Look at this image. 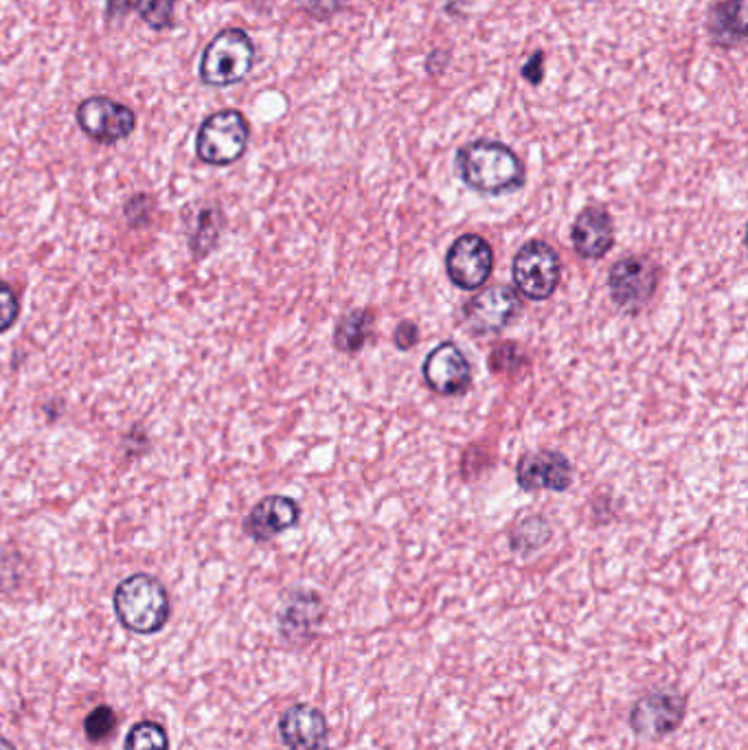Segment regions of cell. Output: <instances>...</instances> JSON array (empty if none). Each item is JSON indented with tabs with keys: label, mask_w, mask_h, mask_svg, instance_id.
I'll return each instance as SVG.
<instances>
[{
	"label": "cell",
	"mask_w": 748,
	"mask_h": 750,
	"mask_svg": "<svg viewBox=\"0 0 748 750\" xmlns=\"http://www.w3.org/2000/svg\"><path fill=\"white\" fill-rule=\"evenodd\" d=\"M454 169L468 189L490 198L516 194L527 183L522 158L509 145L492 139L461 145L454 154Z\"/></svg>",
	"instance_id": "cell-1"
},
{
	"label": "cell",
	"mask_w": 748,
	"mask_h": 750,
	"mask_svg": "<svg viewBox=\"0 0 748 750\" xmlns=\"http://www.w3.org/2000/svg\"><path fill=\"white\" fill-rule=\"evenodd\" d=\"M114 613L125 630L134 635H156L169 619V595L156 577L136 573L117 586Z\"/></svg>",
	"instance_id": "cell-2"
},
{
	"label": "cell",
	"mask_w": 748,
	"mask_h": 750,
	"mask_svg": "<svg viewBox=\"0 0 748 750\" xmlns=\"http://www.w3.org/2000/svg\"><path fill=\"white\" fill-rule=\"evenodd\" d=\"M255 57V42L244 29H224L202 51L198 73L207 86H235L249 77Z\"/></svg>",
	"instance_id": "cell-3"
},
{
	"label": "cell",
	"mask_w": 748,
	"mask_h": 750,
	"mask_svg": "<svg viewBox=\"0 0 748 750\" xmlns=\"http://www.w3.org/2000/svg\"><path fill=\"white\" fill-rule=\"evenodd\" d=\"M514 290L529 301H549L562 282V260L544 240L525 242L512 262Z\"/></svg>",
	"instance_id": "cell-4"
},
{
	"label": "cell",
	"mask_w": 748,
	"mask_h": 750,
	"mask_svg": "<svg viewBox=\"0 0 748 750\" xmlns=\"http://www.w3.org/2000/svg\"><path fill=\"white\" fill-rule=\"evenodd\" d=\"M251 139V125L240 110L227 108L207 117L196 134V156L213 167L238 163Z\"/></svg>",
	"instance_id": "cell-5"
},
{
	"label": "cell",
	"mask_w": 748,
	"mask_h": 750,
	"mask_svg": "<svg viewBox=\"0 0 748 750\" xmlns=\"http://www.w3.org/2000/svg\"><path fill=\"white\" fill-rule=\"evenodd\" d=\"M659 268L648 257H624L608 273L613 304L626 315H639L657 295Z\"/></svg>",
	"instance_id": "cell-6"
},
{
	"label": "cell",
	"mask_w": 748,
	"mask_h": 750,
	"mask_svg": "<svg viewBox=\"0 0 748 750\" xmlns=\"http://www.w3.org/2000/svg\"><path fill=\"white\" fill-rule=\"evenodd\" d=\"M450 284L459 290L474 293L487 284L494 271V249L479 233L459 235L443 260Z\"/></svg>",
	"instance_id": "cell-7"
},
{
	"label": "cell",
	"mask_w": 748,
	"mask_h": 750,
	"mask_svg": "<svg viewBox=\"0 0 748 750\" xmlns=\"http://www.w3.org/2000/svg\"><path fill=\"white\" fill-rule=\"evenodd\" d=\"M520 310L522 304L514 288L492 286L463 306V326L472 337H496L514 323Z\"/></svg>",
	"instance_id": "cell-8"
},
{
	"label": "cell",
	"mask_w": 748,
	"mask_h": 750,
	"mask_svg": "<svg viewBox=\"0 0 748 750\" xmlns=\"http://www.w3.org/2000/svg\"><path fill=\"white\" fill-rule=\"evenodd\" d=\"M688 714V701L674 690H654L641 696L630 712V729L646 740H661L679 731Z\"/></svg>",
	"instance_id": "cell-9"
},
{
	"label": "cell",
	"mask_w": 748,
	"mask_h": 750,
	"mask_svg": "<svg viewBox=\"0 0 748 750\" xmlns=\"http://www.w3.org/2000/svg\"><path fill=\"white\" fill-rule=\"evenodd\" d=\"M77 125L95 143L114 145L136 128V114L125 103L108 97H88L77 106Z\"/></svg>",
	"instance_id": "cell-10"
},
{
	"label": "cell",
	"mask_w": 748,
	"mask_h": 750,
	"mask_svg": "<svg viewBox=\"0 0 748 750\" xmlns=\"http://www.w3.org/2000/svg\"><path fill=\"white\" fill-rule=\"evenodd\" d=\"M421 375L426 386L439 397H461L472 386V365L463 350L452 341H443L428 352Z\"/></svg>",
	"instance_id": "cell-11"
},
{
	"label": "cell",
	"mask_w": 748,
	"mask_h": 750,
	"mask_svg": "<svg viewBox=\"0 0 748 750\" xmlns=\"http://www.w3.org/2000/svg\"><path fill=\"white\" fill-rule=\"evenodd\" d=\"M516 483L522 492H566L573 485V465L558 450H534L516 463Z\"/></svg>",
	"instance_id": "cell-12"
},
{
	"label": "cell",
	"mask_w": 748,
	"mask_h": 750,
	"mask_svg": "<svg viewBox=\"0 0 748 750\" xmlns=\"http://www.w3.org/2000/svg\"><path fill=\"white\" fill-rule=\"evenodd\" d=\"M279 736L288 750L330 749V725L321 709L299 703L284 712Z\"/></svg>",
	"instance_id": "cell-13"
},
{
	"label": "cell",
	"mask_w": 748,
	"mask_h": 750,
	"mask_svg": "<svg viewBox=\"0 0 748 750\" xmlns=\"http://www.w3.org/2000/svg\"><path fill=\"white\" fill-rule=\"evenodd\" d=\"M571 244L582 260H604L615 246V220L604 207H586L571 224Z\"/></svg>",
	"instance_id": "cell-14"
},
{
	"label": "cell",
	"mask_w": 748,
	"mask_h": 750,
	"mask_svg": "<svg viewBox=\"0 0 748 750\" xmlns=\"http://www.w3.org/2000/svg\"><path fill=\"white\" fill-rule=\"evenodd\" d=\"M301 518V507L290 496H266L244 520V531L255 542H271L279 533L293 529Z\"/></svg>",
	"instance_id": "cell-15"
},
{
	"label": "cell",
	"mask_w": 748,
	"mask_h": 750,
	"mask_svg": "<svg viewBox=\"0 0 748 750\" xmlns=\"http://www.w3.org/2000/svg\"><path fill=\"white\" fill-rule=\"evenodd\" d=\"M323 617V599L312 591H297L279 613V630L290 643H308L315 639Z\"/></svg>",
	"instance_id": "cell-16"
},
{
	"label": "cell",
	"mask_w": 748,
	"mask_h": 750,
	"mask_svg": "<svg viewBox=\"0 0 748 750\" xmlns=\"http://www.w3.org/2000/svg\"><path fill=\"white\" fill-rule=\"evenodd\" d=\"M707 33L718 48H736L747 40V0H721L707 11Z\"/></svg>",
	"instance_id": "cell-17"
},
{
	"label": "cell",
	"mask_w": 748,
	"mask_h": 750,
	"mask_svg": "<svg viewBox=\"0 0 748 750\" xmlns=\"http://www.w3.org/2000/svg\"><path fill=\"white\" fill-rule=\"evenodd\" d=\"M374 328V315L370 310H352L348 315H343L334 328V348L341 354H359L365 345L367 339L372 334Z\"/></svg>",
	"instance_id": "cell-18"
},
{
	"label": "cell",
	"mask_w": 748,
	"mask_h": 750,
	"mask_svg": "<svg viewBox=\"0 0 748 750\" xmlns=\"http://www.w3.org/2000/svg\"><path fill=\"white\" fill-rule=\"evenodd\" d=\"M551 540V527L544 518H527L512 533V549L516 553H534Z\"/></svg>",
	"instance_id": "cell-19"
},
{
	"label": "cell",
	"mask_w": 748,
	"mask_h": 750,
	"mask_svg": "<svg viewBox=\"0 0 748 750\" xmlns=\"http://www.w3.org/2000/svg\"><path fill=\"white\" fill-rule=\"evenodd\" d=\"M222 213L218 209H205L198 218V227H196V233L191 238V251L194 255H200L205 257L216 244H218V238H220V231H222Z\"/></svg>",
	"instance_id": "cell-20"
},
{
	"label": "cell",
	"mask_w": 748,
	"mask_h": 750,
	"mask_svg": "<svg viewBox=\"0 0 748 750\" xmlns=\"http://www.w3.org/2000/svg\"><path fill=\"white\" fill-rule=\"evenodd\" d=\"M123 750H169V740L158 723L143 720L130 729Z\"/></svg>",
	"instance_id": "cell-21"
},
{
	"label": "cell",
	"mask_w": 748,
	"mask_h": 750,
	"mask_svg": "<svg viewBox=\"0 0 748 750\" xmlns=\"http://www.w3.org/2000/svg\"><path fill=\"white\" fill-rule=\"evenodd\" d=\"M527 365H529V359L516 343H503L494 348V352L490 354V370L496 375L518 377L522 374V370H527Z\"/></svg>",
	"instance_id": "cell-22"
},
{
	"label": "cell",
	"mask_w": 748,
	"mask_h": 750,
	"mask_svg": "<svg viewBox=\"0 0 748 750\" xmlns=\"http://www.w3.org/2000/svg\"><path fill=\"white\" fill-rule=\"evenodd\" d=\"M178 0H132V9L154 31L169 29L174 24V7Z\"/></svg>",
	"instance_id": "cell-23"
},
{
	"label": "cell",
	"mask_w": 748,
	"mask_h": 750,
	"mask_svg": "<svg viewBox=\"0 0 748 750\" xmlns=\"http://www.w3.org/2000/svg\"><path fill=\"white\" fill-rule=\"evenodd\" d=\"M114 729H117V716H114V712L108 705L97 707L84 720V734L95 745L106 742L114 734Z\"/></svg>",
	"instance_id": "cell-24"
},
{
	"label": "cell",
	"mask_w": 748,
	"mask_h": 750,
	"mask_svg": "<svg viewBox=\"0 0 748 750\" xmlns=\"http://www.w3.org/2000/svg\"><path fill=\"white\" fill-rule=\"evenodd\" d=\"M20 317V301L13 288L4 282H0V334L11 330L13 323Z\"/></svg>",
	"instance_id": "cell-25"
},
{
	"label": "cell",
	"mask_w": 748,
	"mask_h": 750,
	"mask_svg": "<svg viewBox=\"0 0 748 750\" xmlns=\"http://www.w3.org/2000/svg\"><path fill=\"white\" fill-rule=\"evenodd\" d=\"M544 51L536 48L520 66V77L529 84V86H540L544 81Z\"/></svg>",
	"instance_id": "cell-26"
},
{
	"label": "cell",
	"mask_w": 748,
	"mask_h": 750,
	"mask_svg": "<svg viewBox=\"0 0 748 750\" xmlns=\"http://www.w3.org/2000/svg\"><path fill=\"white\" fill-rule=\"evenodd\" d=\"M299 4L304 7L306 13H310L317 20H330L334 18L339 11H343V7L348 4V0H299Z\"/></svg>",
	"instance_id": "cell-27"
},
{
	"label": "cell",
	"mask_w": 748,
	"mask_h": 750,
	"mask_svg": "<svg viewBox=\"0 0 748 750\" xmlns=\"http://www.w3.org/2000/svg\"><path fill=\"white\" fill-rule=\"evenodd\" d=\"M419 343V328L413 321H402L393 332V345L399 352H408Z\"/></svg>",
	"instance_id": "cell-28"
},
{
	"label": "cell",
	"mask_w": 748,
	"mask_h": 750,
	"mask_svg": "<svg viewBox=\"0 0 748 750\" xmlns=\"http://www.w3.org/2000/svg\"><path fill=\"white\" fill-rule=\"evenodd\" d=\"M448 64H450V53L443 48H435L426 57V73L428 75H441Z\"/></svg>",
	"instance_id": "cell-29"
},
{
	"label": "cell",
	"mask_w": 748,
	"mask_h": 750,
	"mask_svg": "<svg viewBox=\"0 0 748 750\" xmlns=\"http://www.w3.org/2000/svg\"><path fill=\"white\" fill-rule=\"evenodd\" d=\"M132 9V0H108L106 2V18L108 20H121Z\"/></svg>",
	"instance_id": "cell-30"
},
{
	"label": "cell",
	"mask_w": 748,
	"mask_h": 750,
	"mask_svg": "<svg viewBox=\"0 0 748 750\" xmlns=\"http://www.w3.org/2000/svg\"><path fill=\"white\" fill-rule=\"evenodd\" d=\"M0 750H15V747L9 742V740H4V738H0Z\"/></svg>",
	"instance_id": "cell-31"
}]
</instances>
